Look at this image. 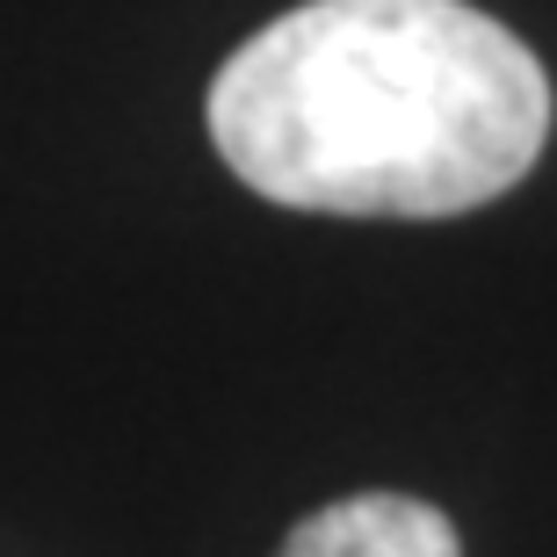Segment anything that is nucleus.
Masks as SVG:
<instances>
[{
    "label": "nucleus",
    "instance_id": "nucleus-1",
    "mask_svg": "<svg viewBox=\"0 0 557 557\" xmlns=\"http://www.w3.org/2000/svg\"><path fill=\"white\" fill-rule=\"evenodd\" d=\"M253 196L326 218H463L536 166L550 81L471 0H305L210 81Z\"/></svg>",
    "mask_w": 557,
    "mask_h": 557
},
{
    "label": "nucleus",
    "instance_id": "nucleus-2",
    "mask_svg": "<svg viewBox=\"0 0 557 557\" xmlns=\"http://www.w3.org/2000/svg\"><path fill=\"white\" fill-rule=\"evenodd\" d=\"M275 557H463L456 521L406 493H355L305 515Z\"/></svg>",
    "mask_w": 557,
    "mask_h": 557
}]
</instances>
